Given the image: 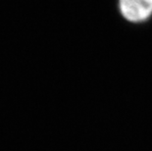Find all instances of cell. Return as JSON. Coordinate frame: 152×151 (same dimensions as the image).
<instances>
[{
    "mask_svg": "<svg viewBox=\"0 0 152 151\" xmlns=\"http://www.w3.org/2000/svg\"><path fill=\"white\" fill-rule=\"evenodd\" d=\"M119 8L128 21L143 22L152 15V0H119Z\"/></svg>",
    "mask_w": 152,
    "mask_h": 151,
    "instance_id": "6da1fadb",
    "label": "cell"
}]
</instances>
